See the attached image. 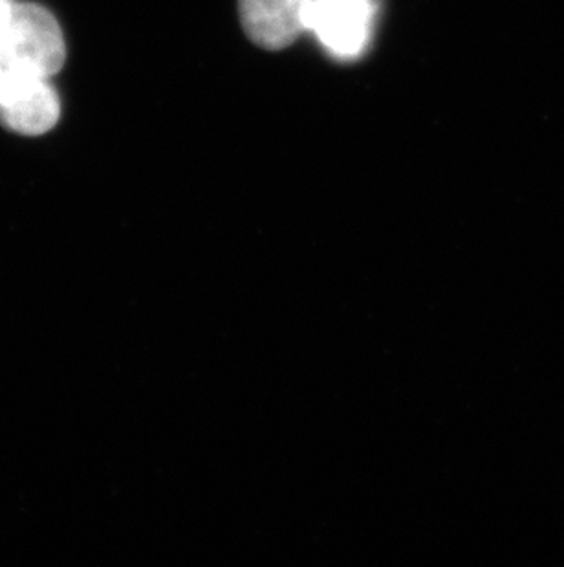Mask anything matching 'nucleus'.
Returning a JSON list of instances; mask_svg holds the SVG:
<instances>
[{"label":"nucleus","instance_id":"f257e3e1","mask_svg":"<svg viewBox=\"0 0 564 567\" xmlns=\"http://www.w3.org/2000/svg\"><path fill=\"white\" fill-rule=\"evenodd\" d=\"M66 60L63 32L49 10L38 4H13L0 22L2 72L52 78Z\"/></svg>","mask_w":564,"mask_h":567},{"label":"nucleus","instance_id":"f03ea898","mask_svg":"<svg viewBox=\"0 0 564 567\" xmlns=\"http://www.w3.org/2000/svg\"><path fill=\"white\" fill-rule=\"evenodd\" d=\"M61 102L50 78L11 72L0 74V122L13 133L39 136L55 127Z\"/></svg>","mask_w":564,"mask_h":567},{"label":"nucleus","instance_id":"7ed1b4c3","mask_svg":"<svg viewBox=\"0 0 564 567\" xmlns=\"http://www.w3.org/2000/svg\"><path fill=\"white\" fill-rule=\"evenodd\" d=\"M373 0H312L309 32L337 60H356L373 35Z\"/></svg>","mask_w":564,"mask_h":567},{"label":"nucleus","instance_id":"20e7f679","mask_svg":"<svg viewBox=\"0 0 564 567\" xmlns=\"http://www.w3.org/2000/svg\"><path fill=\"white\" fill-rule=\"evenodd\" d=\"M310 8L312 0H239L244 32L267 50L286 49L309 32Z\"/></svg>","mask_w":564,"mask_h":567},{"label":"nucleus","instance_id":"39448f33","mask_svg":"<svg viewBox=\"0 0 564 567\" xmlns=\"http://www.w3.org/2000/svg\"><path fill=\"white\" fill-rule=\"evenodd\" d=\"M11 0H0V22L4 19L6 13L10 10Z\"/></svg>","mask_w":564,"mask_h":567},{"label":"nucleus","instance_id":"423d86ee","mask_svg":"<svg viewBox=\"0 0 564 567\" xmlns=\"http://www.w3.org/2000/svg\"><path fill=\"white\" fill-rule=\"evenodd\" d=\"M0 74H2V64H0Z\"/></svg>","mask_w":564,"mask_h":567}]
</instances>
